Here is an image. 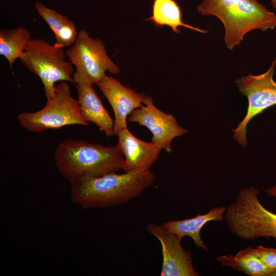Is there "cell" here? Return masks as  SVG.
I'll return each mask as SVG.
<instances>
[{
  "instance_id": "cell-1",
  "label": "cell",
  "mask_w": 276,
  "mask_h": 276,
  "mask_svg": "<svg viewBox=\"0 0 276 276\" xmlns=\"http://www.w3.org/2000/svg\"><path fill=\"white\" fill-rule=\"evenodd\" d=\"M54 158L58 171L71 185L116 173L123 169L124 162L118 145L105 146L75 139L59 143Z\"/></svg>"
},
{
  "instance_id": "cell-2",
  "label": "cell",
  "mask_w": 276,
  "mask_h": 276,
  "mask_svg": "<svg viewBox=\"0 0 276 276\" xmlns=\"http://www.w3.org/2000/svg\"><path fill=\"white\" fill-rule=\"evenodd\" d=\"M154 179L150 170L87 178L72 185L71 201L85 209L123 204L140 196Z\"/></svg>"
},
{
  "instance_id": "cell-3",
  "label": "cell",
  "mask_w": 276,
  "mask_h": 276,
  "mask_svg": "<svg viewBox=\"0 0 276 276\" xmlns=\"http://www.w3.org/2000/svg\"><path fill=\"white\" fill-rule=\"evenodd\" d=\"M197 9L200 14L214 16L222 22L223 40L230 51L239 45L248 32L276 27V14L258 0H202Z\"/></svg>"
},
{
  "instance_id": "cell-4",
  "label": "cell",
  "mask_w": 276,
  "mask_h": 276,
  "mask_svg": "<svg viewBox=\"0 0 276 276\" xmlns=\"http://www.w3.org/2000/svg\"><path fill=\"white\" fill-rule=\"evenodd\" d=\"M258 188H244L226 208L224 217L228 228L241 239H276V214L261 203Z\"/></svg>"
},
{
  "instance_id": "cell-5",
  "label": "cell",
  "mask_w": 276,
  "mask_h": 276,
  "mask_svg": "<svg viewBox=\"0 0 276 276\" xmlns=\"http://www.w3.org/2000/svg\"><path fill=\"white\" fill-rule=\"evenodd\" d=\"M17 119L24 129L36 133L72 125L88 124L78 99L71 95L70 86L66 81L60 82L56 85L53 97L47 99L42 109L34 112L21 113Z\"/></svg>"
},
{
  "instance_id": "cell-6",
  "label": "cell",
  "mask_w": 276,
  "mask_h": 276,
  "mask_svg": "<svg viewBox=\"0 0 276 276\" xmlns=\"http://www.w3.org/2000/svg\"><path fill=\"white\" fill-rule=\"evenodd\" d=\"M63 49L41 38H31L22 57V64L40 79L47 99L53 97L55 83L66 81L74 84V66L67 60Z\"/></svg>"
},
{
  "instance_id": "cell-7",
  "label": "cell",
  "mask_w": 276,
  "mask_h": 276,
  "mask_svg": "<svg viewBox=\"0 0 276 276\" xmlns=\"http://www.w3.org/2000/svg\"><path fill=\"white\" fill-rule=\"evenodd\" d=\"M67 57L75 67L74 84L87 83L97 84L108 71L117 74L119 66L109 57L105 44L100 39L91 37L82 29L75 42L65 51Z\"/></svg>"
},
{
  "instance_id": "cell-8",
  "label": "cell",
  "mask_w": 276,
  "mask_h": 276,
  "mask_svg": "<svg viewBox=\"0 0 276 276\" xmlns=\"http://www.w3.org/2000/svg\"><path fill=\"white\" fill-rule=\"evenodd\" d=\"M276 58L263 74H248L235 81L240 94L248 99L247 112L237 127L233 130V139L243 147L246 146V127L250 121L264 110L276 105V82L273 79Z\"/></svg>"
},
{
  "instance_id": "cell-9",
  "label": "cell",
  "mask_w": 276,
  "mask_h": 276,
  "mask_svg": "<svg viewBox=\"0 0 276 276\" xmlns=\"http://www.w3.org/2000/svg\"><path fill=\"white\" fill-rule=\"evenodd\" d=\"M143 104L132 112L128 121L147 127L152 134V142L167 153L172 152V140L187 133L188 130L179 125L173 115L156 107L151 97L146 96Z\"/></svg>"
},
{
  "instance_id": "cell-10",
  "label": "cell",
  "mask_w": 276,
  "mask_h": 276,
  "mask_svg": "<svg viewBox=\"0 0 276 276\" xmlns=\"http://www.w3.org/2000/svg\"><path fill=\"white\" fill-rule=\"evenodd\" d=\"M147 231L155 236L162 246L163 263L160 276H198L190 251L183 248L181 240L164 225L150 223Z\"/></svg>"
},
{
  "instance_id": "cell-11",
  "label": "cell",
  "mask_w": 276,
  "mask_h": 276,
  "mask_svg": "<svg viewBox=\"0 0 276 276\" xmlns=\"http://www.w3.org/2000/svg\"><path fill=\"white\" fill-rule=\"evenodd\" d=\"M96 85L113 110V130L117 135L120 131L127 128V117L143 105L146 96L124 86L116 78L106 75Z\"/></svg>"
},
{
  "instance_id": "cell-12",
  "label": "cell",
  "mask_w": 276,
  "mask_h": 276,
  "mask_svg": "<svg viewBox=\"0 0 276 276\" xmlns=\"http://www.w3.org/2000/svg\"><path fill=\"white\" fill-rule=\"evenodd\" d=\"M118 145L124 157L123 170L125 172H138L150 170L157 160L162 150L153 142L142 141L133 135L127 128L120 131L117 135Z\"/></svg>"
},
{
  "instance_id": "cell-13",
  "label": "cell",
  "mask_w": 276,
  "mask_h": 276,
  "mask_svg": "<svg viewBox=\"0 0 276 276\" xmlns=\"http://www.w3.org/2000/svg\"><path fill=\"white\" fill-rule=\"evenodd\" d=\"M82 114L88 122L96 124L108 136L114 135L113 120L103 106L93 85L87 83L75 84Z\"/></svg>"
},
{
  "instance_id": "cell-14",
  "label": "cell",
  "mask_w": 276,
  "mask_h": 276,
  "mask_svg": "<svg viewBox=\"0 0 276 276\" xmlns=\"http://www.w3.org/2000/svg\"><path fill=\"white\" fill-rule=\"evenodd\" d=\"M226 208L224 206L214 208L205 214H198L194 217L183 220L169 221L164 225L180 240L185 236H189L193 240L197 247L208 252L209 249L200 237L201 230L209 222L222 221Z\"/></svg>"
},
{
  "instance_id": "cell-15",
  "label": "cell",
  "mask_w": 276,
  "mask_h": 276,
  "mask_svg": "<svg viewBox=\"0 0 276 276\" xmlns=\"http://www.w3.org/2000/svg\"><path fill=\"white\" fill-rule=\"evenodd\" d=\"M35 8L53 31L55 39L54 45L56 47H70L75 42L78 32L72 20L40 2L35 4Z\"/></svg>"
},
{
  "instance_id": "cell-16",
  "label": "cell",
  "mask_w": 276,
  "mask_h": 276,
  "mask_svg": "<svg viewBox=\"0 0 276 276\" xmlns=\"http://www.w3.org/2000/svg\"><path fill=\"white\" fill-rule=\"evenodd\" d=\"M156 26L163 27L166 25L171 27L174 32L179 34L178 29L183 27L201 33H207V30L194 27L184 23L182 20L181 9L174 0H154L152 16L147 19Z\"/></svg>"
},
{
  "instance_id": "cell-17",
  "label": "cell",
  "mask_w": 276,
  "mask_h": 276,
  "mask_svg": "<svg viewBox=\"0 0 276 276\" xmlns=\"http://www.w3.org/2000/svg\"><path fill=\"white\" fill-rule=\"evenodd\" d=\"M31 38V32L22 27L0 30V55L10 67L16 59L22 57Z\"/></svg>"
},
{
  "instance_id": "cell-18",
  "label": "cell",
  "mask_w": 276,
  "mask_h": 276,
  "mask_svg": "<svg viewBox=\"0 0 276 276\" xmlns=\"http://www.w3.org/2000/svg\"><path fill=\"white\" fill-rule=\"evenodd\" d=\"M221 265L240 271L250 276H268L270 272L256 255L254 248L247 247L235 255H222L216 258Z\"/></svg>"
},
{
  "instance_id": "cell-19",
  "label": "cell",
  "mask_w": 276,
  "mask_h": 276,
  "mask_svg": "<svg viewBox=\"0 0 276 276\" xmlns=\"http://www.w3.org/2000/svg\"><path fill=\"white\" fill-rule=\"evenodd\" d=\"M254 249L257 257L269 270V276L276 271V248L258 245Z\"/></svg>"
},
{
  "instance_id": "cell-20",
  "label": "cell",
  "mask_w": 276,
  "mask_h": 276,
  "mask_svg": "<svg viewBox=\"0 0 276 276\" xmlns=\"http://www.w3.org/2000/svg\"><path fill=\"white\" fill-rule=\"evenodd\" d=\"M265 191L269 197L276 198V183L272 187L266 189Z\"/></svg>"
},
{
  "instance_id": "cell-21",
  "label": "cell",
  "mask_w": 276,
  "mask_h": 276,
  "mask_svg": "<svg viewBox=\"0 0 276 276\" xmlns=\"http://www.w3.org/2000/svg\"><path fill=\"white\" fill-rule=\"evenodd\" d=\"M272 8L276 11V0H270Z\"/></svg>"
},
{
  "instance_id": "cell-22",
  "label": "cell",
  "mask_w": 276,
  "mask_h": 276,
  "mask_svg": "<svg viewBox=\"0 0 276 276\" xmlns=\"http://www.w3.org/2000/svg\"><path fill=\"white\" fill-rule=\"evenodd\" d=\"M269 276H276V271L272 272Z\"/></svg>"
}]
</instances>
